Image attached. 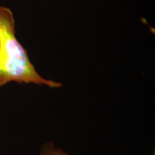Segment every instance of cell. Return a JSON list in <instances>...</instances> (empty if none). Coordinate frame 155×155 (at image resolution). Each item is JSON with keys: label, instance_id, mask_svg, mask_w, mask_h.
<instances>
[{"label": "cell", "instance_id": "cell-2", "mask_svg": "<svg viewBox=\"0 0 155 155\" xmlns=\"http://www.w3.org/2000/svg\"><path fill=\"white\" fill-rule=\"evenodd\" d=\"M39 155H69L62 149L57 147L52 141L45 143L42 145Z\"/></svg>", "mask_w": 155, "mask_h": 155}, {"label": "cell", "instance_id": "cell-1", "mask_svg": "<svg viewBox=\"0 0 155 155\" xmlns=\"http://www.w3.org/2000/svg\"><path fill=\"white\" fill-rule=\"evenodd\" d=\"M15 25L11 9L0 5V87L12 81L61 87V83L44 78L38 73L27 50L17 40Z\"/></svg>", "mask_w": 155, "mask_h": 155}]
</instances>
